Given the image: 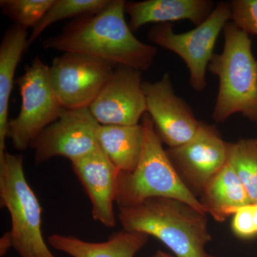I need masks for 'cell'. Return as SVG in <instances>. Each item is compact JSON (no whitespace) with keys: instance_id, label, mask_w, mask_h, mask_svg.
Returning a JSON list of instances; mask_svg holds the SVG:
<instances>
[{"instance_id":"1","label":"cell","mask_w":257,"mask_h":257,"mask_svg":"<svg viewBox=\"0 0 257 257\" xmlns=\"http://www.w3.org/2000/svg\"><path fill=\"white\" fill-rule=\"evenodd\" d=\"M124 0H110L97 13L67 23L62 32L42 42L46 50L84 54L119 67L145 72L152 67L157 47L140 41L125 20Z\"/></svg>"},{"instance_id":"2","label":"cell","mask_w":257,"mask_h":257,"mask_svg":"<svg viewBox=\"0 0 257 257\" xmlns=\"http://www.w3.org/2000/svg\"><path fill=\"white\" fill-rule=\"evenodd\" d=\"M206 215L182 201L155 197L119 207L117 216L123 229L157 238L175 256L214 257L206 250L211 239Z\"/></svg>"},{"instance_id":"3","label":"cell","mask_w":257,"mask_h":257,"mask_svg":"<svg viewBox=\"0 0 257 257\" xmlns=\"http://www.w3.org/2000/svg\"><path fill=\"white\" fill-rule=\"evenodd\" d=\"M222 52L214 54L208 69L219 79L212 118L224 122L240 113L257 122V60L249 35L229 21L225 25Z\"/></svg>"},{"instance_id":"4","label":"cell","mask_w":257,"mask_h":257,"mask_svg":"<svg viewBox=\"0 0 257 257\" xmlns=\"http://www.w3.org/2000/svg\"><path fill=\"white\" fill-rule=\"evenodd\" d=\"M142 124L145 139L138 165L133 172H119L118 175L116 203L119 207H130L151 198L165 197L187 203L207 214L202 203L176 170L147 113L144 115Z\"/></svg>"},{"instance_id":"5","label":"cell","mask_w":257,"mask_h":257,"mask_svg":"<svg viewBox=\"0 0 257 257\" xmlns=\"http://www.w3.org/2000/svg\"><path fill=\"white\" fill-rule=\"evenodd\" d=\"M0 203L11 216L13 248L20 257H56L44 239L41 206L25 177L22 155H0Z\"/></svg>"},{"instance_id":"6","label":"cell","mask_w":257,"mask_h":257,"mask_svg":"<svg viewBox=\"0 0 257 257\" xmlns=\"http://www.w3.org/2000/svg\"><path fill=\"white\" fill-rule=\"evenodd\" d=\"M15 83L21 94V107L18 116L8 122L7 138L15 149L23 151L60 117L64 108L52 88L50 67L38 56Z\"/></svg>"},{"instance_id":"7","label":"cell","mask_w":257,"mask_h":257,"mask_svg":"<svg viewBox=\"0 0 257 257\" xmlns=\"http://www.w3.org/2000/svg\"><path fill=\"white\" fill-rule=\"evenodd\" d=\"M231 18L230 3L219 2L207 20L190 31L177 34L172 23L159 24L150 28L149 40L182 58L189 69L191 87L202 92L207 87L206 73L218 37Z\"/></svg>"},{"instance_id":"8","label":"cell","mask_w":257,"mask_h":257,"mask_svg":"<svg viewBox=\"0 0 257 257\" xmlns=\"http://www.w3.org/2000/svg\"><path fill=\"white\" fill-rule=\"evenodd\" d=\"M51 82L66 109L89 108L114 72L106 61L84 54L66 52L50 67Z\"/></svg>"},{"instance_id":"9","label":"cell","mask_w":257,"mask_h":257,"mask_svg":"<svg viewBox=\"0 0 257 257\" xmlns=\"http://www.w3.org/2000/svg\"><path fill=\"white\" fill-rule=\"evenodd\" d=\"M99 125L89 108L64 109L60 117L45 128L30 145L35 150V165L57 157L72 162L94 151L99 147Z\"/></svg>"},{"instance_id":"10","label":"cell","mask_w":257,"mask_h":257,"mask_svg":"<svg viewBox=\"0 0 257 257\" xmlns=\"http://www.w3.org/2000/svg\"><path fill=\"white\" fill-rule=\"evenodd\" d=\"M229 144L215 126L200 121L188 143L166 151L184 184L195 195L194 192L202 194L209 179L226 164Z\"/></svg>"},{"instance_id":"11","label":"cell","mask_w":257,"mask_h":257,"mask_svg":"<svg viewBox=\"0 0 257 257\" xmlns=\"http://www.w3.org/2000/svg\"><path fill=\"white\" fill-rule=\"evenodd\" d=\"M147 114L162 143L174 148L194 138L199 122L184 99L175 94L170 74L156 82H143Z\"/></svg>"},{"instance_id":"12","label":"cell","mask_w":257,"mask_h":257,"mask_svg":"<svg viewBox=\"0 0 257 257\" xmlns=\"http://www.w3.org/2000/svg\"><path fill=\"white\" fill-rule=\"evenodd\" d=\"M141 71L119 67L89 107L102 125H137L147 112Z\"/></svg>"},{"instance_id":"13","label":"cell","mask_w":257,"mask_h":257,"mask_svg":"<svg viewBox=\"0 0 257 257\" xmlns=\"http://www.w3.org/2000/svg\"><path fill=\"white\" fill-rule=\"evenodd\" d=\"M92 202L93 219L108 228L116 225V202L119 171L100 148L71 162Z\"/></svg>"},{"instance_id":"14","label":"cell","mask_w":257,"mask_h":257,"mask_svg":"<svg viewBox=\"0 0 257 257\" xmlns=\"http://www.w3.org/2000/svg\"><path fill=\"white\" fill-rule=\"evenodd\" d=\"M216 4L211 0H145L126 2L128 26L137 32L150 23L166 24L189 20L195 26L211 15Z\"/></svg>"},{"instance_id":"15","label":"cell","mask_w":257,"mask_h":257,"mask_svg":"<svg viewBox=\"0 0 257 257\" xmlns=\"http://www.w3.org/2000/svg\"><path fill=\"white\" fill-rule=\"evenodd\" d=\"M149 235L122 229L104 242H89L74 237L54 234L49 236L52 247L71 257H135L147 244Z\"/></svg>"},{"instance_id":"16","label":"cell","mask_w":257,"mask_h":257,"mask_svg":"<svg viewBox=\"0 0 257 257\" xmlns=\"http://www.w3.org/2000/svg\"><path fill=\"white\" fill-rule=\"evenodd\" d=\"M201 195L200 202L207 214L219 222L234 215L240 208L251 204L229 159L224 167L209 179Z\"/></svg>"},{"instance_id":"17","label":"cell","mask_w":257,"mask_h":257,"mask_svg":"<svg viewBox=\"0 0 257 257\" xmlns=\"http://www.w3.org/2000/svg\"><path fill=\"white\" fill-rule=\"evenodd\" d=\"M29 47L28 30L15 25L5 31L0 44V155L6 151L10 98L15 72Z\"/></svg>"},{"instance_id":"18","label":"cell","mask_w":257,"mask_h":257,"mask_svg":"<svg viewBox=\"0 0 257 257\" xmlns=\"http://www.w3.org/2000/svg\"><path fill=\"white\" fill-rule=\"evenodd\" d=\"M99 147L119 172H132L143 152L145 128L137 125H102L97 130Z\"/></svg>"},{"instance_id":"19","label":"cell","mask_w":257,"mask_h":257,"mask_svg":"<svg viewBox=\"0 0 257 257\" xmlns=\"http://www.w3.org/2000/svg\"><path fill=\"white\" fill-rule=\"evenodd\" d=\"M110 0H55L42 20L32 30L29 46L51 25L65 19H75L84 15L99 13Z\"/></svg>"},{"instance_id":"20","label":"cell","mask_w":257,"mask_h":257,"mask_svg":"<svg viewBox=\"0 0 257 257\" xmlns=\"http://www.w3.org/2000/svg\"><path fill=\"white\" fill-rule=\"evenodd\" d=\"M228 159L251 204H257V139H243L236 143H229Z\"/></svg>"},{"instance_id":"21","label":"cell","mask_w":257,"mask_h":257,"mask_svg":"<svg viewBox=\"0 0 257 257\" xmlns=\"http://www.w3.org/2000/svg\"><path fill=\"white\" fill-rule=\"evenodd\" d=\"M55 0H1L0 8L14 25L33 29Z\"/></svg>"},{"instance_id":"22","label":"cell","mask_w":257,"mask_h":257,"mask_svg":"<svg viewBox=\"0 0 257 257\" xmlns=\"http://www.w3.org/2000/svg\"><path fill=\"white\" fill-rule=\"evenodd\" d=\"M231 21L248 35L257 36V0H233Z\"/></svg>"},{"instance_id":"23","label":"cell","mask_w":257,"mask_h":257,"mask_svg":"<svg viewBox=\"0 0 257 257\" xmlns=\"http://www.w3.org/2000/svg\"><path fill=\"white\" fill-rule=\"evenodd\" d=\"M231 226L235 234L240 238L250 239L256 236L251 204L240 208L234 213Z\"/></svg>"},{"instance_id":"24","label":"cell","mask_w":257,"mask_h":257,"mask_svg":"<svg viewBox=\"0 0 257 257\" xmlns=\"http://www.w3.org/2000/svg\"><path fill=\"white\" fill-rule=\"evenodd\" d=\"M12 247L13 248V237L11 232L9 231L5 233L0 239V256H5Z\"/></svg>"},{"instance_id":"25","label":"cell","mask_w":257,"mask_h":257,"mask_svg":"<svg viewBox=\"0 0 257 257\" xmlns=\"http://www.w3.org/2000/svg\"><path fill=\"white\" fill-rule=\"evenodd\" d=\"M252 205V211L253 221H254L255 226L257 231V204H251Z\"/></svg>"},{"instance_id":"26","label":"cell","mask_w":257,"mask_h":257,"mask_svg":"<svg viewBox=\"0 0 257 257\" xmlns=\"http://www.w3.org/2000/svg\"><path fill=\"white\" fill-rule=\"evenodd\" d=\"M151 257H177V256H170V255L167 254V253L163 252L162 251H157L153 256Z\"/></svg>"},{"instance_id":"27","label":"cell","mask_w":257,"mask_h":257,"mask_svg":"<svg viewBox=\"0 0 257 257\" xmlns=\"http://www.w3.org/2000/svg\"><path fill=\"white\" fill-rule=\"evenodd\" d=\"M256 124H257V122H256ZM256 139H257V138H256Z\"/></svg>"}]
</instances>
